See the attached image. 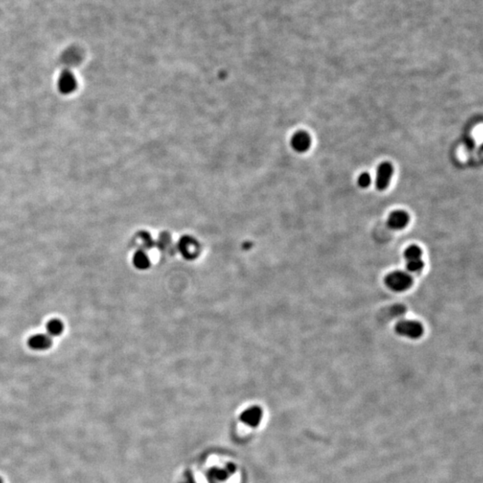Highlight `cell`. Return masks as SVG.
I'll return each mask as SVG.
<instances>
[{
  "label": "cell",
  "instance_id": "6da1fadb",
  "mask_svg": "<svg viewBox=\"0 0 483 483\" xmlns=\"http://www.w3.org/2000/svg\"><path fill=\"white\" fill-rule=\"evenodd\" d=\"M386 285L389 289L395 292H403L411 287L412 279L411 275L404 271H395L386 275Z\"/></svg>",
  "mask_w": 483,
  "mask_h": 483
},
{
  "label": "cell",
  "instance_id": "7a4b0ae2",
  "mask_svg": "<svg viewBox=\"0 0 483 483\" xmlns=\"http://www.w3.org/2000/svg\"><path fill=\"white\" fill-rule=\"evenodd\" d=\"M396 332L400 336L417 339L423 334V327L421 323L413 320H401L396 325Z\"/></svg>",
  "mask_w": 483,
  "mask_h": 483
},
{
  "label": "cell",
  "instance_id": "3957f363",
  "mask_svg": "<svg viewBox=\"0 0 483 483\" xmlns=\"http://www.w3.org/2000/svg\"><path fill=\"white\" fill-rule=\"evenodd\" d=\"M404 257L409 271L416 273L422 270L424 264L422 260V250L418 246L412 245L407 248L404 251Z\"/></svg>",
  "mask_w": 483,
  "mask_h": 483
},
{
  "label": "cell",
  "instance_id": "277c9868",
  "mask_svg": "<svg viewBox=\"0 0 483 483\" xmlns=\"http://www.w3.org/2000/svg\"><path fill=\"white\" fill-rule=\"evenodd\" d=\"M393 166L388 162H384L379 165L377 172V180L376 186L379 191L386 189L389 185L390 180L393 175Z\"/></svg>",
  "mask_w": 483,
  "mask_h": 483
},
{
  "label": "cell",
  "instance_id": "5b68a950",
  "mask_svg": "<svg viewBox=\"0 0 483 483\" xmlns=\"http://www.w3.org/2000/svg\"><path fill=\"white\" fill-rule=\"evenodd\" d=\"M409 215L403 211H396L392 212L387 219V225L394 230H400L407 225L409 222Z\"/></svg>",
  "mask_w": 483,
  "mask_h": 483
},
{
  "label": "cell",
  "instance_id": "8992f818",
  "mask_svg": "<svg viewBox=\"0 0 483 483\" xmlns=\"http://www.w3.org/2000/svg\"><path fill=\"white\" fill-rule=\"evenodd\" d=\"M311 140L310 135L307 132L304 131H300L294 133V135L292 138L291 144L293 148V150H296L298 152H305L310 149L311 146Z\"/></svg>",
  "mask_w": 483,
  "mask_h": 483
},
{
  "label": "cell",
  "instance_id": "52a82bcc",
  "mask_svg": "<svg viewBox=\"0 0 483 483\" xmlns=\"http://www.w3.org/2000/svg\"><path fill=\"white\" fill-rule=\"evenodd\" d=\"M58 88L60 89L61 93H65V94L75 90L76 88V79L75 75L68 70L62 72L58 79Z\"/></svg>",
  "mask_w": 483,
  "mask_h": 483
},
{
  "label": "cell",
  "instance_id": "ba28073f",
  "mask_svg": "<svg viewBox=\"0 0 483 483\" xmlns=\"http://www.w3.org/2000/svg\"><path fill=\"white\" fill-rule=\"evenodd\" d=\"M28 343L29 347L33 350L42 351L49 349L52 344V341L50 339V336L39 334V335L31 336Z\"/></svg>",
  "mask_w": 483,
  "mask_h": 483
},
{
  "label": "cell",
  "instance_id": "9c48e42d",
  "mask_svg": "<svg viewBox=\"0 0 483 483\" xmlns=\"http://www.w3.org/2000/svg\"><path fill=\"white\" fill-rule=\"evenodd\" d=\"M197 247L198 244L190 237H183L179 243V250L186 259L196 257Z\"/></svg>",
  "mask_w": 483,
  "mask_h": 483
},
{
  "label": "cell",
  "instance_id": "30bf717a",
  "mask_svg": "<svg viewBox=\"0 0 483 483\" xmlns=\"http://www.w3.org/2000/svg\"><path fill=\"white\" fill-rule=\"evenodd\" d=\"M261 411L258 408H251L243 412L242 420L250 425H256L261 420Z\"/></svg>",
  "mask_w": 483,
  "mask_h": 483
},
{
  "label": "cell",
  "instance_id": "8fae6325",
  "mask_svg": "<svg viewBox=\"0 0 483 483\" xmlns=\"http://www.w3.org/2000/svg\"><path fill=\"white\" fill-rule=\"evenodd\" d=\"M64 330V324L59 319H51L47 324V331L50 336H59Z\"/></svg>",
  "mask_w": 483,
  "mask_h": 483
},
{
  "label": "cell",
  "instance_id": "7c38bea8",
  "mask_svg": "<svg viewBox=\"0 0 483 483\" xmlns=\"http://www.w3.org/2000/svg\"><path fill=\"white\" fill-rule=\"evenodd\" d=\"M133 264H134L136 268H140V269H144V268L149 267L150 260H149V258H148L146 254H144L142 250H139L133 256Z\"/></svg>",
  "mask_w": 483,
  "mask_h": 483
},
{
  "label": "cell",
  "instance_id": "4fadbf2b",
  "mask_svg": "<svg viewBox=\"0 0 483 483\" xmlns=\"http://www.w3.org/2000/svg\"><path fill=\"white\" fill-rule=\"evenodd\" d=\"M371 182H372V178H371V175L368 173L361 174L358 178V185L361 188H367L371 185Z\"/></svg>",
  "mask_w": 483,
  "mask_h": 483
},
{
  "label": "cell",
  "instance_id": "5bb4252c",
  "mask_svg": "<svg viewBox=\"0 0 483 483\" xmlns=\"http://www.w3.org/2000/svg\"><path fill=\"white\" fill-rule=\"evenodd\" d=\"M0 483H3V480L1 479V478H0Z\"/></svg>",
  "mask_w": 483,
  "mask_h": 483
}]
</instances>
